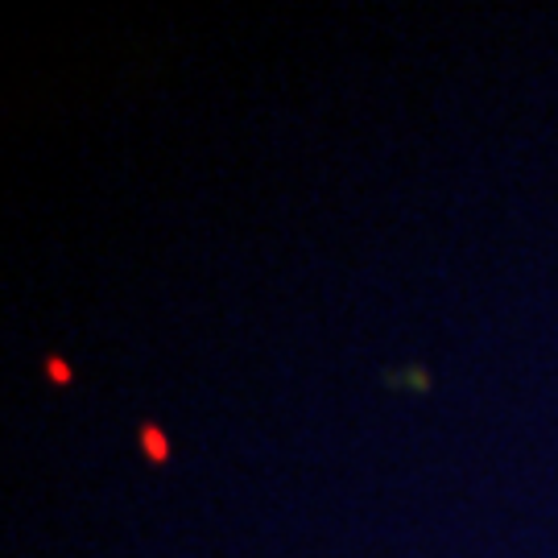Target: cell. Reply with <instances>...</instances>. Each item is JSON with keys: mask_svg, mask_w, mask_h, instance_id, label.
<instances>
[{"mask_svg": "<svg viewBox=\"0 0 558 558\" xmlns=\"http://www.w3.org/2000/svg\"><path fill=\"white\" fill-rule=\"evenodd\" d=\"M141 442H145V456H154L158 463L166 459V439H161L158 426H141Z\"/></svg>", "mask_w": 558, "mask_h": 558, "instance_id": "cell-1", "label": "cell"}, {"mask_svg": "<svg viewBox=\"0 0 558 558\" xmlns=\"http://www.w3.org/2000/svg\"><path fill=\"white\" fill-rule=\"evenodd\" d=\"M46 368L59 377V385H66V364H62V360H46Z\"/></svg>", "mask_w": 558, "mask_h": 558, "instance_id": "cell-2", "label": "cell"}]
</instances>
